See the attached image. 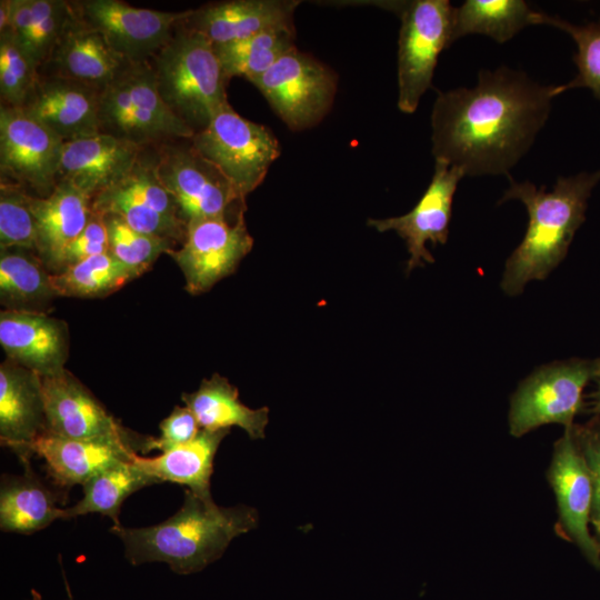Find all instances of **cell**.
Wrapping results in <instances>:
<instances>
[{
	"instance_id": "6da1fadb",
	"label": "cell",
	"mask_w": 600,
	"mask_h": 600,
	"mask_svg": "<svg viewBox=\"0 0 600 600\" xmlns=\"http://www.w3.org/2000/svg\"><path fill=\"white\" fill-rule=\"evenodd\" d=\"M561 86H541L501 67L481 70L473 88L439 92L431 113L436 160L464 176L507 174L531 147Z\"/></svg>"
},
{
	"instance_id": "7a4b0ae2",
	"label": "cell",
	"mask_w": 600,
	"mask_h": 600,
	"mask_svg": "<svg viewBox=\"0 0 600 600\" xmlns=\"http://www.w3.org/2000/svg\"><path fill=\"white\" fill-rule=\"evenodd\" d=\"M249 506L220 507L186 490L181 508L166 521L143 528L113 526L127 560L138 566L164 562L179 574L204 569L218 560L230 542L258 524Z\"/></svg>"
},
{
	"instance_id": "3957f363",
	"label": "cell",
	"mask_w": 600,
	"mask_h": 600,
	"mask_svg": "<svg viewBox=\"0 0 600 600\" xmlns=\"http://www.w3.org/2000/svg\"><path fill=\"white\" fill-rule=\"evenodd\" d=\"M510 187L500 203L520 200L529 214V223L521 243L506 262L501 281L509 296L522 292L531 280H543L566 257L578 228L586 219L588 199L600 181V170L560 177L551 191L538 189L529 181Z\"/></svg>"
},
{
	"instance_id": "277c9868",
	"label": "cell",
	"mask_w": 600,
	"mask_h": 600,
	"mask_svg": "<svg viewBox=\"0 0 600 600\" xmlns=\"http://www.w3.org/2000/svg\"><path fill=\"white\" fill-rule=\"evenodd\" d=\"M150 63L163 102L194 133L229 103V81L213 44L201 34L179 24Z\"/></svg>"
},
{
	"instance_id": "5b68a950",
	"label": "cell",
	"mask_w": 600,
	"mask_h": 600,
	"mask_svg": "<svg viewBox=\"0 0 600 600\" xmlns=\"http://www.w3.org/2000/svg\"><path fill=\"white\" fill-rule=\"evenodd\" d=\"M100 133L156 148L194 132L163 102L150 61L127 63L100 92Z\"/></svg>"
},
{
	"instance_id": "8992f818",
	"label": "cell",
	"mask_w": 600,
	"mask_h": 600,
	"mask_svg": "<svg viewBox=\"0 0 600 600\" xmlns=\"http://www.w3.org/2000/svg\"><path fill=\"white\" fill-rule=\"evenodd\" d=\"M401 21L398 39V108L413 113L431 88L438 57L452 44L453 9L448 0L388 1Z\"/></svg>"
},
{
	"instance_id": "52a82bcc",
	"label": "cell",
	"mask_w": 600,
	"mask_h": 600,
	"mask_svg": "<svg viewBox=\"0 0 600 600\" xmlns=\"http://www.w3.org/2000/svg\"><path fill=\"white\" fill-rule=\"evenodd\" d=\"M154 168L187 222L236 220L247 210L246 199L227 177L193 147L180 139L153 148Z\"/></svg>"
},
{
	"instance_id": "ba28073f",
	"label": "cell",
	"mask_w": 600,
	"mask_h": 600,
	"mask_svg": "<svg viewBox=\"0 0 600 600\" xmlns=\"http://www.w3.org/2000/svg\"><path fill=\"white\" fill-rule=\"evenodd\" d=\"M191 142L244 199L262 183L280 156L273 132L241 117L229 103L216 112L203 130L194 133Z\"/></svg>"
},
{
	"instance_id": "9c48e42d",
	"label": "cell",
	"mask_w": 600,
	"mask_h": 600,
	"mask_svg": "<svg viewBox=\"0 0 600 600\" xmlns=\"http://www.w3.org/2000/svg\"><path fill=\"white\" fill-rule=\"evenodd\" d=\"M100 214H113L146 234L181 244L187 222L173 197L159 180L153 148L144 149L131 169L91 200Z\"/></svg>"
},
{
	"instance_id": "30bf717a",
	"label": "cell",
	"mask_w": 600,
	"mask_h": 600,
	"mask_svg": "<svg viewBox=\"0 0 600 600\" xmlns=\"http://www.w3.org/2000/svg\"><path fill=\"white\" fill-rule=\"evenodd\" d=\"M593 379V361L571 359L542 366L527 377L510 400V434L518 438L549 423L573 426L584 409L583 389Z\"/></svg>"
},
{
	"instance_id": "8fae6325",
	"label": "cell",
	"mask_w": 600,
	"mask_h": 600,
	"mask_svg": "<svg viewBox=\"0 0 600 600\" xmlns=\"http://www.w3.org/2000/svg\"><path fill=\"white\" fill-rule=\"evenodd\" d=\"M290 130L317 126L331 109L337 92L332 69L297 48L252 82Z\"/></svg>"
},
{
	"instance_id": "7c38bea8",
	"label": "cell",
	"mask_w": 600,
	"mask_h": 600,
	"mask_svg": "<svg viewBox=\"0 0 600 600\" xmlns=\"http://www.w3.org/2000/svg\"><path fill=\"white\" fill-rule=\"evenodd\" d=\"M63 143L20 108L0 104V181L49 197L58 184Z\"/></svg>"
},
{
	"instance_id": "4fadbf2b",
	"label": "cell",
	"mask_w": 600,
	"mask_h": 600,
	"mask_svg": "<svg viewBox=\"0 0 600 600\" xmlns=\"http://www.w3.org/2000/svg\"><path fill=\"white\" fill-rule=\"evenodd\" d=\"M77 16L127 63L148 62L169 41L188 10L170 12L120 0L72 1Z\"/></svg>"
},
{
	"instance_id": "5bb4252c",
	"label": "cell",
	"mask_w": 600,
	"mask_h": 600,
	"mask_svg": "<svg viewBox=\"0 0 600 600\" xmlns=\"http://www.w3.org/2000/svg\"><path fill=\"white\" fill-rule=\"evenodd\" d=\"M252 246L243 213L236 220L190 221L183 242L168 256L180 268L186 290L196 296L232 274Z\"/></svg>"
},
{
	"instance_id": "9a60e30c",
	"label": "cell",
	"mask_w": 600,
	"mask_h": 600,
	"mask_svg": "<svg viewBox=\"0 0 600 600\" xmlns=\"http://www.w3.org/2000/svg\"><path fill=\"white\" fill-rule=\"evenodd\" d=\"M572 427L553 444L547 479L557 502V533L573 543L589 563L600 569V547L590 531L592 482Z\"/></svg>"
},
{
	"instance_id": "2e32d148",
	"label": "cell",
	"mask_w": 600,
	"mask_h": 600,
	"mask_svg": "<svg viewBox=\"0 0 600 600\" xmlns=\"http://www.w3.org/2000/svg\"><path fill=\"white\" fill-rule=\"evenodd\" d=\"M47 433L67 439H123L141 446L68 369L41 377Z\"/></svg>"
},
{
	"instance_id": "e0dca14e",
	"label": "cell",
	"mask_w": 600,
	"mask_h": 600,
	"mask_svg": "<svg viewBox=\"0 0 600 600\" xmlns=\"http://www.w3.org/2000/svg\"><path fill=\"white\" fill-rule=\"evenodd\" d=\"M463 172L444 161L436 160L432 179L417 204L406 214L386 219H369L368 226L379 232L396 231L407 244L410 258L407 272L424 263H433L434 258L427 249L444 244L449 234V222L453 196Z\"/></svg>"
},
{
	"instance_id": "ac0fdd59",
	"label": "cell",
	"mask_w": 600,
	"mask_h": 600,
	"mask_svg": "<svg viewBox=\"0 0 600 600\" xmlns=\"http://www.w3.org/2000/svg\"><path fill=\"white\" fill-rule=\"evenodd\" d=\"M101 89L59 77L39 73L20 108L64 142L100 133Z\"/></svg>"
},
{
	"instance_id": "d6986e66",
	"label": "cell",
	"mask_w": 600,
	"mask_h": 600,
	"mask_svg": "<svg viewBox=\"0 0 600 600\" xmlns=\"http://www.w3.org/2000/svg\"><path fill=\"white\" fill-rule=\"evenodd\" d=\"M69 342L68 324L47 312L0 311V346L6 358L40 377L67 369Z\"/></svg>"
},
{
	"instance_id": "ffe728a7",
	"label": "cell",
	"mask_w": 600,
	"mask_h": 600,
	"mask_svg": "<svg viewBox=\"0 0 600 600\" xmlns=\"http://www.w3.org/2000/svg\"><path fill=\"white\" fill-rule=\"evenodd\" d=\"M299 3L293 0L211 2L189 9L180 26L201 34L213 46H223L273 27L292 24Z\"/></svg>"
},
{
	"instance_id": "44dd1931",
	"label": "cell",
	"mask_w": 600,
	"mask_h": 600,
	"mask_svg": "<svg viewBox=\"0 0 600 600\" xmlns=\"http://www.w3.org/2000/svg\"><path fill=\"white\" fill-rule=\"evenodd\" d=\"M41 377L10 360L0 364V440L20 459L30 460L31 446L46 432Z\"/></svg>"
},
{
	"instance_id": "7402d4cb",
	"label": "cell",
	"mask_w": 600,
	"mask_h": 600,
	"mask_svg": "<svg viewBox=\"0 0 600 600\" xmlns=\"http://www.w3.org/2000/svg\"><path fill=\"white\" fill-rule=\"evenodd\" d=\"M60 487L83 484L101 471L132 461L140 448L123 439H67L44 432L31 446Z\"/></svg>"
},
{
	"instance_id": "603a6c76",
	"label": "cell",
	"mask_w": 600,
	"mask_h": 600,
	"mask_svg": "<svg viewBox=\"0 0 600 600\" xmlns=\"http://www.w3.org/2000/svg\"><path fill=\"white\" fill-rule=\"evenodd\" d=\"M143 150L104 133L66 141L58 182H69L92 199L122 178Z\"/></svg>"
},
{
	"instance_id": "cb8c5ba5",
	"label": "cell",
	"mask_w": 600,
	"mask_h": 600,
	"mask_svg": "<svg viewBox=\"0 0 600 600\" xmlns=\"http://www.w3.org/2000/svg\"><path fill=\"white\" fill-rule=\"evenodd\" d=\"M126 64L103 37L77 16L73 8L71 20L39 73L102 90Z\"/></svg>"
},
{
	"instance_id": "d4e9b609",
	"label": "cell",
	"mask_w": 600,
	"mask_h": 600,
	"mask_svg": "<svg viewBox=\"0 0 600 600\" xmlns=\"http://www.w3.org/2000/svg\"><path fill=\"white\" fill-rule=\"evenodd\" d=\"M91 198L69 182L59 181L46 198L31 197L36 220V253L50 273H57L64 249L84 229Z\"/></svg>"
},
{
	"instance_id": "484cf974",
	"label": "cell",
	"mask_w": 600,
	"mask_h": 600,
	"mask_svg": "<svg viewBox=\"0 0 600 600\" xmlns=\"http://www.w3.org/2000/svg\"><path fill=\"white\" fill-rule=\"evenodd\" d=\"M229 432L230 429H201L198 436L187 443L153 458L137 454L133 461L159 483H179L200 498L211 500L210 480L214 456Z\"/></svg>"
},
{
	"instance_id": "4316f807",
	"label": "cell",
	"mask_w": 600,
	"mask_h": 600,
	"mask_svg": "<svg viewBox=\"0 0 600 600\" xmlns=\"http://www.w3.org/2000/svg\"><path fill=\"white\" fill-rule=\"evenodd\" d=\"M21 476H2L0 486V528L3 532L31 534L63 519L59 497L33 472L30 460L21 461Z\"/></svg>"
},
{
	"instance_id": "83f0119b",
	"label": "cell",
	"mask_w": 600,
	"mask_h": 600,
	"mask_svg": "<svg viewBox=\"0 0 600 600\" xmlns=\"http://www.w3.org/2000/svg\"><path fill=\"white\" fill-rule=\"evenodd\" d=\"M181 400L193 412L201 429L239 427L251 439L264 438L269 409H251L243 404L237 387L219 373L203 379L196 391L182 393Z\"/></svg>"
},
{
	"instance_id": "f1b7e54d",
	"label": "cell",
	"mask_w": 600,
	"mask_h": 600,
	"mask_svg": "<svg viewBox=\"0 0 600 600\" xmlns=\"http://www.w3.org/2000/svg\"><path fill=\"white\" fill-rule=\"evenodd\" d=\"M56 298L51 273L36 252L0 248V302L3 309L49 313Z\"/></svg>"
},
{
	"instance_id": "f546056e",
	"label": "cell",
	"mask_w": 600,
	"mask_h": 600,
	"mask_svg": "<svg viewBox=\"0 0 600 600\" xmlns=\"http://www.w3.org/2000/svg\"><path fill=\"white\" fill-rule=\"evenodd\" d=\"M539 17L522 0H467L453 9L452 42L479 33L503 43L527 26L539 24Z\"/></svg>"
},
{
	"instance_id": "4dcf8cb0",
	"label": "cell",
	"mask_w": 600,
	"mask_h": 600,
	"mask_svg": "<svg viewBox=\"0 0 600 600\" xmlns=\"http://www.w3.org/2000/svg\"><path fill=\"white\" fill-rule=\"evenodd\" d=\"M154 483H159L158 480L133 460L118 463L82 484L83 497L74 506L63 508V519L99 513L109 517L113 526H121L119 516L123 501L133 492Z\"/></svg>"
},
{
	"instance_id": "1f68e13d",
	"label": "cell",
	"mask_w": 600,
	"mask_h": 600,
	"mask_svg": "<svg viewBox=\"0 0 600 600\" xmlns=\"http://www.w3.org/2000/svg\"><path fill=\"white\" fill-rule=\"evenodd\" d=\"M294 24L263 30L247 39L213 46L226 79L243 77L251 83L272 67L281 57L296 49Z\"/></svg>"
},
{
	"instance_id": "d6a6232c",
	"label": "cell",
	"mask_w": 600,
	"mask_h": 600,
	"mask_svg": "<svg viewBox=\"0 0 600 600\" xmlns=\"http://www.w3.org/2000/svg\"><path fill=\"white\" fill-rule=\"evenodd\" d=\"M141 274L107 251L51 273V284L58 297L104 298Z\"/></svg>"
},
{
	"instance_id": "836d02e7",
	"label": "cell",
	"mask_w": 600,
	"mask_h": 600,
	"mask_svg": "<svg viewBox=\"0 0 600 600\" xmlns=\"http://www.w3.org/2000/svg\"><path fill=\"white\" fill-rule=\"evenodd\" d=\"M101 216L107 228L109 252L142 274L162 253L168 254L178 246L171 240L137 231L117 216Z\"/></svg>"
},
{
	"instance_id": "e575fe53",
	"label": "cell",
	"mask_w": 600,
	"mask_h": 600,
	"mask_svg": "<svg viewBox=\"0 0 600 600\" xmlns=\"http://www.w3.org/2000/svg\"><path fill=\"white\" fill-rule=\"evenodd\" d=\"M539 24H548L567 32L577 44L573 61L577 76L567 84L564 90L589 88L600 100V18L582 26L572 24L561 18L540 12Z\"/></svg>"
},
{
	"instance_id": "d590c367",
	"label": "cell",
	"mask_w": 600,
	"mask_h": 600,
	"mask_svg": "<svg viewBox=\"0 0 600 600\" xmlns=\"http://www.w3.org/2000/svg\"><path fill=\"white\" fill-rule=\"evenodd\" d=\"M31 194L21 187L0 181V248L36 252V220Z\"/></svg>"
},
{
	"instance_id": "8d00e7d4",
	"label": "cell",
	"mask_w": 600,
	"mask_h": 600,
	"mask_svg": "<svg viewBox=\"0 0 600 600\" xmlns=\"http://www.w3.org/2000/svg\"><path fill=\"white\" fill-rule=\"evenodd\" d=\"M73 16L72 1L31 0V24L23 49L40 69Z\"/></svg>"
},
{
	"instance_id": "74e56055",
	"label": "cell",
	"mask_w": 600,
	"mask_h": 600,
	"mask_svg": "<svg viewBox=\"0 0 600 600\" xmlns=\"http://www.w3.org/2000/svg\"><path fill=\"white\" fill-rule=\"evenodd\" d=\"M39 78L29 53L8 33L0 34L1 104L21 108Z\"/></svg>"
},
{
	"instance_id": "f35d334b",
	"label": "cell",
	"mask_w": 600,
	"mask_h": 600,
	"mask_svg": "<svg viewBox=\"0 0 600 600\" xmlns=\"http://www.w3.org/2000/svg\"><path fill=\"white\" fill-rule=\"evenodd\" d=\"M572 430L591 476L592 506L590 526L600 547V417L594 416L584 424H573Z\"/></svg>"
},
{
	"instance_id": "ab89813d",
	"label": "cell",
	"mask_w": 600,
	"mask_h": 600,
	"mask_svg": "<svg viewBox=\"0 0 600 600\" xmlns=\"http://www.w3.org/2000/svg\"><path fill=\"white\" fill-rule=\"evenodd\" d=\"M160 436L144 439L141 452L159 450L161 453L194 439L201 427L193 412L186 406H176L171 413L160 424Z\"/></svg>"
},
{
	"instance_id": "60d3db41",
	"label": "cell",
	"mask_w": 600,
	"mask_h": 600,
	"mask_svg": "<svg viewBox=\"0 0 600 600\" xmlns=\"http://www.w3.org/2000/svg\"><path fill=\"white\" fill-rule=\"evenodd\" d=\"M107 251H109V244L103 217L92 210L84 229L64 249L58 272L81 260Z\"/></svg>"
},
{
	"instance_id": "b9f144b4",
	"label": "cell",
	"mask_w": 600,
	"mask_h": 600,
	"mask_svg": "<svg viewBox=\"0 0 600 600\" xmlns=\"http://www.w3.org/2000/svg\"><path fill=\"white\" fill-rule=\"evenodd\" d=\"M10 22V0L0 1V34L7 32Z\"/></svg>"
},
{
	"instance_id": "7bdbcfd3",
	"label": "cell",
	"mask_w": 600,
	"mask_h": 600,
	"mask_svg": "<svg viewBox=\"0 0 600 600\" xmlns=\"http://www.w3.org/2000/svg\"><path fill=\"white\" fill-rule=\"evenodd\" d=\"M591 411L600 417V380H597V389L591 393Z\"/></svg>"
},
{
	"instance_id": "ee69618b",
	"label": "cell",
	"mask_w": 600,
	"mask_h": 600,
	"mask_svg": "<svg viewBox=\"0 0 600 600\" xmlns=\"http://www.w3.org/2000/svg\"><path fill=\"white\" fill-rule=\"evenodd\" d=\"M66 589H67V592H68L69 600H73L67 581H66ZM31 594H32V600H42L40 593L37 592L36 590H31Z\"/></svg>"
},
{
	"instance_id": "f6af8a7d",
	"label": "cell",
	"mask_w": 600,
	"mask_h": 600,
	"mask_svg": "<svg viewBox=\"0 0 600 600\" xmlns=\"http://www.w3.org/2000/svg\"><path fill=\"white\" fill-rule=\"evenodd\" d=\"M593 380H600V359L593 361Z\"/></svg>"
}]
</instances>
